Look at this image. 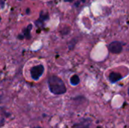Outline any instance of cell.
Here are the masks:
<instances>
[{
	"label": "cell",
	"mask_w": 129,
	"mask_h": 128,
	"mask_svg": "<svg viewBox=\"0 0 129 128\" xmlns=\"http://www.w3.org/2000/svg\"><path fill=\"white\" fill-rule=\"evenodd\" d=\"M74 128H90V123L88 120H82L79 123L76 124L74 125Z\"/></svg>",
	"instance_id": "5"
},
{
	"label": "cell",
	"mask_w": 129,
	"mask_h": 128,
	"mask_svg": "<svg viewBox=\"0 0 129 128\" xmlns=\"http://www.w3.org/2000/svg\"><path fill=\"white\" fill-rule=\"evenodd\" d=\"M0 21H1V17H0Z\"/></svg>",
	"instance_id": "14"
},
{
	"label": "cell",
	"mask_w": 129,
	"mask_h": 128,
	"mask_svg": "<svg viewBox=\"0 0 129 128\" xmlns=\"http://www.w3.org/2000/svg\"><path fill=\"white\" fill-rule=\"evenodd\" d=\"M34 128H42V127H34Z\"/></svg>",
	"instance_id": "12"
},
{
	"label": "cell",
	"mask_w": 129,
	"mask_h": 128,
	"mask_svg": "<svg viewBox=\"0 0 129 128\" xmlns=\"http://www.w3.org/2000/svg\"><path fill=\"white\" fill-rule=\"evenodd\" d=\"M44 72V66L42 65H38L33 66L30 69V75L31 77L34 80H38Z\"/></svg>",
	"instance_id": "2"
},
{
	"label": "cell",
	"mask_w": 129,
	"mask_h": 128,
	"mask_svg": "<svg viewBox=\"0 0 129 128\" xmlns=\"http://www.w3.org/2000/svg\"><path fill=\"white\" fill-rule=\"evenodd\" d=\"M108 50L112 54H119L122 51V44L120 41H113L107 46Z\"/></svg>",
	"instance_id": "3"
},
{
	"label": "cell",
	"mask_w": 129,
	"mask_h": 128,
	"mask_svg": "<svg viewBox=\"0 0 129 128\" xmlns=\"http://www.w3.org/2000/svg\"><path fill=\"white\" fill-rule=\"evenodd\" d=\"M5 6V0H0V8H3Z\"/></svg>",
	"instance_id": "9"
},
{
	"label": "cell",
	"mask_w": 129,
	"mask_h": 128,
	"mask_svg": "<svg viewBox=\"0 0 129 128\" xmlns=\"http://www.w3.org/2000/svg\"><path fill=\"white\" fill-rule=\"evenodd\" d=\"M48 18V15L47 14H44L43 12H42L41 13V14H40V20L42 21V20H47Z\"/></svg>",
	"instance_id": "8"
},
{
	"label": "cell",
	"mask_w": 129,
	"mask_h": 128,
	"mask_svg": "<svg viewBox=\"0 0 129 128\" xmlns=\"http://www.w3.org/2000/svg\"><path fill=\"white\" fill-rule=\"evenodd\" d=\"M48 84L50 91L55 95H61L65 94L67 91L64 82L57 76H51L48 80Z\"/></svg>",
	"instance_id": "1"
},
{
	"label": "cell",
	"mask_w": 129,
	"mask_h": 128,
	"mask_svg": "<svg viewBox=\"0 0 129 128\" xmlns=\"http://www.w3.org/2000/svg\"><path fill=\"white\" fill-rule=\"evenodd\" d=\"M122 78V75L118 72H111L109 75V80L112 83H116V82L119 81V80H121Z\"/></svg>",
	"instance_id": "4"
},
{
	"label": "cell",
	"mask_w": 129,
	"mask_h": 128,
	"mask_svg": "<svg viewBox=\"0 0 129 128\" xmlns=\"http://www.w3.org/2000/svg\"><path fill=\"white\" fill-rule=\"evenodd\" d=\"M128 95H129V88H128Z\"/></svg>",
	"instance_id": "13"
},
{
	"label": "cell",
	"mask_w": 129,
	"mask_h": 128,
	"mask_svg": "<svg viewBox=\"0 0 129 128\" xmlns=\"http://www.w3.org/2000/svg\"><path fill=\"white\" fill-rule=\"evenodd\" d=\"M65 2H72L73 0H64Z\"/></svg>",
	"instance_id": "10"
},
{
	"label": "cell",
	"mask_w": 129,
	"mask_h": 128,
	"mask_svg": "<svg viewBox=\"0 0 129 128\" xmlns=\"http://www.w3.org/2000/svg\"><path fill=\"white\" fill-rule=\"evenodd\" d=\"M80 82V79L79 78V76L77 75H74L70 78V84L73 86H76L77 84H79Z\"/></svg>",
	"instance_id": "6"
},
{
	"label": "cell",
	"mask_w": 129,
	"mask_h": 128,
	"mask_svg": "<svg viewBox=\"0 0 129 128\" xmlns=\"http://www.w3.org/2000/svg\"><path fill=\"white\" fill-rule=\"evenodd\" d=\"M32 29V25L31 24H29L28 26H27V28L23 31V36H25L27 39H29V38H30V30Z\"/></svg>",
	"instance_id": "7"
},
{
	"label": "cell",
	"mask_w": 129,
	"mask_h": 128,
	"mask_svg": "<svg viewBox=\"0 0 129 128\" xmlns=\"http://www.w3.org/2000/svg\"><path fill=\"white\" fill-rule=\"evenodd\" d=\"M29 9H27V10H26V12H27V14H29Z\"/></svg>",
	"instance_id": "11"
}]
</instances>
